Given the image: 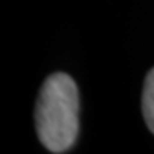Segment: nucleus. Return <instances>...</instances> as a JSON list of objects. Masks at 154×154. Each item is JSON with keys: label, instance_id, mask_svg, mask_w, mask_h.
I'll list each match as a JSON object with an SVG mask.
<instances>
[{"label": "nucleus", "instance_id": "f257e3e1", "mask_svg": "<svg viewBox=\"0 0 154 154\" xmlns=\"http://www.w3.org/2000/svg\"><path fill=\"white\" fill-rule=\"evenodd\" d=\"M39 142L51 152H65L79 134V91L75 82L55 72L43 83L35 112Z\"/></svg>", "mask_w": 154, "mask_h": 154}, {"label": "nucleus", "instance_id": "f03ea898", "mask_svg": "<svg viewBox=\"0 0 154 154\" xmlns=\"http://www.w3.org/2000/svg\"><path fill=\"white\" fill-rule=\"evenodd\" d=\"M142 112L143 118L151 132L154 134V68L148 72L145 79L143 97H142Z\"/></svg>", "mask_w": 154, "mask_h": 154}]
</instances>
